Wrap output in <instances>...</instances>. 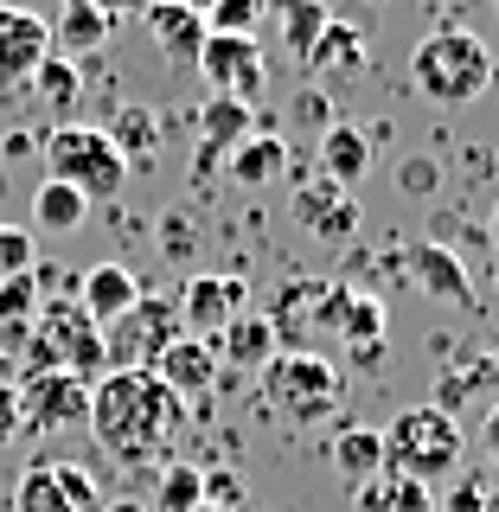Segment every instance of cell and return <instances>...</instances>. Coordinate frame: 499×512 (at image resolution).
Here are the masks:
<instances>
[{
  "label": "cell",
  "mask_w": 499,
  "mask_h": 512,
  "mask_svg": "<svg viewBox=\"0 0 499 512\" xmlns=\"http://www.w3.org/2000/svg\"><path fill=\"white\" fill-rule=\"evenodd\" d=\"M141 26H148V39L167 52L173 64H199V52H205V20L199 13H186V7H173V0H154L148 13H141Z\"/></svg>",
  "instance_id": "cell-22"
},
{
  "label": "cell",
  "mask_w": 499,
  "mask_h": 512,
  "mask_svg": "<svg viewBox=\"0 0 499 512\" xmlns=\"http://www.w3.org/2000/svg\"><path fill=\"white\" fill-rule=\"evenodd\" d=\"M448 512H499V487L487 474H461L448 487Z\"/></svg>",
  "instance_id": "cell-37"
},
{
  "label": "cell",
  "mask_w": 499,
  "mask_h": 512,
  "mask_svg": "<svg viewBox=\"0 0 499 512\" xmlns=\"http://www.w3.org/2000/svg\"><path fill=\"white\" fill-rule=\"evenodd\" d=\"M20 436H26V429H20V384L0 378V448L20 442Z\"/></svg>",
  "instance_id": "cell-39"
},
{
  "label": "cell",
  "mask_w": 499,
  "mask_h": 512,
  "mask_svg": "<svg viewBox=\"0 0 499 512\" xmlns=\"http://www.w3.org/2000/svg\"><path fill=\"white\" fill-rule=\"evenodd\" d=\"M493 52H487V39L468 26H442V32H429L423 45L410 52V84L423 103H436V109H468L480 103V96L493 90Z\"/></svg>",
  "instance_id": "cell-2"
},
{
  "label": "cell",
  "mask_w": 499,
  "mask_h": 512,
  "mask_svg": "<svg viewBox=\"0 0 499 512\" xmlns=\"http://www.w3.org/2000/svg\"><path fill=\"white\" fill-rule=\"evenodd\" d=\"M173 308H180V327L199 333V340H218L224 320H237L250 308V288L244 276H186V288L173 295Z\"/></svg>",
  "instance_id": "cell-12"
},
{
  "label": "cell",
  "mask_w": 499,
  "mask_h": 512,
  "mask_svg": "<svg viewBox=\"0 0 499 512\" xmlns=\"http://www.w3.org/2000/svg\"><path fill=\"white\" fill-rule=\"evenodd\" d=\"M84 218H90V199H84V192H71V186H58V180H45L39 192H32V224H39V231L71 237Z\"/></svg>",
  "instance_id": "cell-30"
},
{
  "label": "cell",
  "mask_w": 499,
  "mask_h": 512,
  "mask_svg": "<svg viewBox=\"0 0 499 512\" xmlns=\"http://www.w3.org/2000/svg\"><path fill=\"white\" fill-rule=\"evenodd\" d=\"M39 154H45V180L84 192L90 205H109V199L128 186V160L109 148V135H103V128H90V122H58V128H45Z\"/></svg>",
  "instance_id": "cell-5"
},
{
  "label": "cell",
  "mask_w": 499,
  "mask_h": 512,
  "mask_svg": "<svg viewBox=\"0 0 499 512\" xmlns=\"http://www.w3.org/2000/svg\"><path fill=\"white\" fill-rule=\"evenodd\" d=\"M404 269H410V282L423 288L429 301H442V308H461V314L480 308L468 263H461V250H448L442 237H423V244H410V250H404Z\"/></svg>",
  "instance_id": "cell-11"
},
{
  "label": "cell",
  "mask_w": 499,
  "mask_h": 512,
  "mask_svg": "<svg viewBox=\"0 0 499 512\" xmlns=\"http://www.w3.org/2000/svg\"><path fill=\"white\" fill-rule=\"evenodd\" d=\"M90 423V378H71V372H26L20 384V429H77Z\"/></svg>",
  "instance_id": "cell-9"
},
{
  "label": "cell",
  "mask_w": 499,
  "mask_h": 512,
  "mask_svg": "<svg viewBox=\"0 0 499 512\" xmlns=\"http://www.w3.org/2000/svg\"><path fill=\"white\" fill-rule=\"evenodd\" d=\"M480 442H487V455L499 461V397L487 404V423H480Z\"/></svg>",
  "instance_id": "cell-41"
},
{
  "label": "cell",
  "mask_w": 499,
  "mask_h": 512,
  "mask_svg": "<svg viewBox=\"0 0 499 512\" xmlns=\"http://www.w3.org/2000/svg\"><path fill=\"white\" fill-rule=\"evenodd\" d=\"M52 58V20L32 7H0V84H26Z\"/></svg>",
  "instance_id": "cell-14"
},
{
  "label": "cell",
  "mask_w": 499,
  "mask_h": 512,
  "mask_svg": "<svg viewBox=\"0 0 499 512\" xmlns=\"http://www.w3.org/2000/svg\"><path fill=\"white\" fill-rule=\"evenodd\" d=\"M295 218H301V231L320 237V244H346L352 231H359V199H352L346 186H333V180H314L308 186H295Z\"/></svg>",
  "instance_id": "cell-15"
},
{
  "label": "cell",
  "mask_w": 499,
  "mask_h": 512,
  "mask_svg": "<svg viewBox=\"0 0 499 512\" xmlns=\"http://www.w3.org/2000/svg\"><path fill=\"white\" fill-rule=\"evenodd\" d=\"M39 276H32V269H26V276H7V282H0V327H26V320L32 314H39Z\"/></svg>",
  "instance_id": "cell-34"
},
{
  "label": "cell",
  "mask_w": 499,
  "mask_h": 512,
  "mask_svg": "<svg viewBox=\"0 0 499 512\" xmlns=\"http://www.w3.org/2000/svg\"><path fill=\"white\" fill-rule=\"evenodd\" d=\"M0 378H7V352H0Z\"/></svg>",
  "instance_id": "cell-48"
},
{
  "label": "cell",
  "mask_w": 499,
  "mask_h": 512,
  "mask_svg": "<svg viewBox=\"0 0 499 512\" xmlns=\"http://www.w3.org/2000/svg\"><path fill=\"white\" fill-rule=\"evenodd\" d=\"M148 7H154V0H96V13H103L109 26H122V20H141Z\"/></svg>",
  "instance_id": "cell-40"
},
{
  "label": "cell",
  "mask_w": 499,
  "mask_h": 512,
  "mask_svg": "<svg viewBox=\"0 0 499 512\" xmlns=\"http://www.w3.org/2000/svg\"><path fill=\"white\" fill-rule=\"evenodd\" d=\"M372 7H384V0H372Z\"/></svg>",
  "instance_id": "cell-52"
},
{
  "label": "cell",
  "mask_w": 499,
  "mask_h": 512,
  "mask_svg": "<svg viewBox=\"0 0 499 512\" xmlns=\"http://www.w3.org/2000/svg\"><path fill=\"white\" fill-rule=\"evenodd\" d=\"M352 506L359 512H442L436 487L404 480V474H378V480H365V487H352Z\"/></svg>",
  "instance_id": "cell-26"
},
{
  "label": "cell",
  "mask_w": 499,
  "mask_h": 512,
  "mask_svg": "<svg viewBox=\"0 0 499 512\" xmlns=\"http://www.w3.org/2000/svg\"><path fill=\"white\" fill-rule=\"evenodd\" d=\"M103 512H148L141 500H103Z\"/></svg>",
  "instance_id": "cell-44"
},
{
  "label": "cell",
  "mask_w": 499,
  "mask_h": 512,
  "mask_svg": "<svg viewBox=\"0 0 499 512\" xmlns=\"http://www.w3.org/2000/svg\"><path fill=\"white\" fill-rule=\"evenodd\" d=\"M103 135H109V148H116L128 167H135V160L148 167L154 148H160V116H154L148 103H116V116H109Z\"/></svg>",
  "instance_id": "cell-27"
},
{
  "label": "cell",
  "mask_w": 499,
  "mask_h": 512,
  "mask_svg": "<svg viewBox=\"0 0 499 512\" xmlns=\"http://www.w3.org/2000/svg\"><path fill=\"white\" fill-rule=\"evenodd\" d=\"M13 512H103V487L77 461H32L13 487Z\"/></svg>",
  "instance_id": "cell-8"
},
{
  "label": "cell",
  "mask_w": 499,
  "mask_h": 512,
  "mask_svg": "<svg viewBox=\"0 0 499 512\" xmlns=\"http://www.w3.org/2000/svg\"><path fill=\"white\" fill-rule=\"evenodd\" d=\"M26 84L39 90V103L52 109V116H71V109L84 103V64H71V58H58V52H52V58L39 64V71L26 77Z\"/></svg>",
  "instance_id": "cell-29"
},
{
  "label": "cell",
  "mask_w": 499,
  "mask_h": 512,
  "mask_svg": "<svg viewBox=\"0 0 499 512\" xmlns=\"http://www.w3.org/2000/svg\"><path fill=\"white\" fill-rule=\"evenodd\" d=\"M154 378L167 384L180 404H192V397H205L218 384V346L212 340H199V333H180L167 352L154 359Z\"/></svg>",
  "instance_id": "cell-16"
},
{
  "label": "cell",
  "mask_w": 499,
  "mask_h": 512,
  "mask_svg": "<svg viewBox=\"0 0 499 512\" xmlns=\"http://www.w3.org/2000/svg\"><path fill=\"white\" fill-rule=\"evenodd\" d=\"M487 372H493V378H499V346H493V352H487Z\"/></svg>",
  "instance_id": "cell-45"
},
{
  "label": "cell",
  "mask_w": 499,
  "mask_h": 512,
  "mask_svg": "<svg viewBox=\"0 0 499 512\" xmlns=\"http://www.w3.org/2000/svg\"><path fill=\"white\" fill-rule=\"evenodd\" d=\"M314 173L320 180H333V186H359L365 173H372V135L365 128H352V122H333L327 135H320V154H314Z\"/></svg>",
  "instance_id": "cell-19"
},
{
  "label": "cell",
  "mask_w": 499,
  "mask_h": 512,
  "mask_svg": "<svg viewBox=\"0 0 499 512\" xmlns=\"http://www.w3.org/2000/svg\"><path fill=\"white\" fill-rule=\"evenodd\" d=\"M173 7H186V13H199V20H205V13H212L218 0H173Z\"/></svg>",
  "instance_id": "cell-43"
},
{
  "label": "cell",
  "mask_w": 499,
  "mask_h": 512,
  "mask_svg": "<svg viewBox=\"0 0 499 512\" xmlns=\"http://www.w3.org/2000/svg\"><path fill=\"white\" fill-rule=\"evenodd\" d=\"M365 52H372V45H365L359 26H333V20H327V32L314 39V52L301 58V64H308L320 84H340V77H359V71H365Z\"/></svg>",
  "instance_id": "cell-25"
},
{
  "label": "cell",
  "mask_w": 499,
  "mask_h": 512,
  "mask_svg": "<svg viewBox=\"0 0 499 512\" xmlns=\"http://www.w3.org/2000/svg\"><path fill=\"white\" fill-rule=\"evenodd\" d=\"M397 192H410V199H436V192H442V160L436 154H404V160H397Z\"/></svg>",
  "instance_id": "cell-35"
},
{
  "label": "cell",
  "mask_w": 499,
  "mask_h": 512,
  "mask_svg": "<svg viewBox=\"0 0 499 512\" xmlns=\"http://www.w3.org/2000/svg\"><path fill=\"white\" fill-rule=\"evenodd\" d=\"M109 32H116V26L96 13V0H64L58 20H52V52L71 58V64H90L109 45Z\"/></svg>",
  "instance_id": "cell-21"
},
{
  "label": "cell",
  "mask_w": 499,
  "mask_h": 512,
  "mask_svg": "<svg viewBox=\"0 0 499 512\" xmlns=\"http://www.w3.org/2000/svg\"><path fill=\"white\" fill-rule=\"evenodd\" d=\"M327 461H333V474H340L346 487L378 480V474H384V442H378V429L340 423V429H333V442H327Z\"/></svg>",
  "instance_id": "cell-24"
},
{
  "label": "cell",
  "mask_w": 499,
  "mask_h": 512,
  "mask_svg": "<svg viewBox=\"0 0 499 512\" xmlns=\"http://www.w3.org/2000/svg\"><path fill=\"white\" fill-rule=\"evenodd\" d=\"M192 506H205V480L192 461H167V468L154 474V506L148 512H192Z\"/></svg>",
  "instance_id": "cell-32"
},
{
  "label": "cell",
  "mask_w": 499,
  "mask_h": 512,
  "mask_svg": "<svg viewBox=\"0 0 499 512\" xmlns=\"http://www.w3.org/2000/svg\"><path fill=\"white\" fill-rule=\"evenodd\" d=\"M269 7H276V20H282V45L295 58H308L314 39L327 32V7H320V0H269Z\"/></svg>",
  "instance_id": "cell-31"
},
{
  "label": "cell",
  "mask_w": 499,
  "mask_h": 512,
  "mask_svg": "<svg viewBox=\"0 0 499 512\" xmlns=\"http://www.w3.org/2000/svg\"><path fill=\"white\" fill-rule=\"evenodd\" d=\"M199 77L212 84V96H237V103H263L269 90V64H263V45L256 39H224V32H212L199 52Z\"/></svg>",
  "instance_id": "cell-10"
},
{
  "label": "cell",
  "mask_w": 499,
  "mask_h": 512,
  "mask_svg": "<svg viewBox=\"0 0 499 512\" xmlns=\"http://www.w3.org/2000/svg\"><path fill=\"white\" fill-rule=\"evenodd\" d=\"M199 480H205V506H224V512L244 506V480H237V474H224V468H199Z\"/></svg>",
  "instance_id": "cell-38"
},
{
  "label": "cell",
  "mask_w": 499,
  "mask_h": 512,
  "mask_svg": "<svg viewBox=\"0 0 499 512\" xmlns=\"http://www.w3.org/2000/svg\"><path fill=\"white\" fill-rule=\"evenodd\" d=\"M423 7H448V0H423Z\"/></svg>",
  "instance_id": "cell-49"
},
{
  "label": "cell",
  "mask_w": 499,
  "mask_h": 512,
  "mask_svg": "<svg viewBox=\"0 0 499 512\" xmlns=\"http://www.w3.org/2000/svg\"><path fill=\"white\" fill-rule=\"evenodd\" d=\"M26 372H71V378L109 372L103 365V327L71 295L39 301V314L26 320Z\"/></svg>",
  "instance_id": "cell-6"
},
{
  "label": "cell",
  "mask_w": 499,
  "mask_h": 512,
  "mask_svg": "<svg viewBox=\"0 0 499 512\" xmlns=\"http://www.w3.org/2000/svg\"><path fill=\"white\" fill-rule=\"evenodd\" d=\"M256 109L237 103V96H212V103H199V141H205V160H224L237 148V141L250 135Z\"/></svg>",
  "instance_id": "cell-28"
},
{
  "label": "cell",
  "mask_w": 499,
  "mask_h": 512,
  "mask_svg": "<svg viewBox=\"0 0 499 512\" xmlns=\"http://www.w3.org/2000/svg\"><path fill=\"white\" fill-rule=\"evenodd\" d=\"M384 327H391L384 301L372 295V288H346V282L327 288V301H320V320H314V333H340L346 352L384 346Z\"/></svg>",
  "instance_id": "cell-13"
},
{
  "label": "cell",
  "mask_w": 499,
  "mask_h": 512,
  "mask_svg": "<svg viewBox=\"0 0 499 512\" xmlns=\"http://www.w3.org/2000/svg\"><path fill=\"white\" fill-rule=\"evenodd\" d=\"M487 7H493V13H499V0H487Z\"/></svg>",
  "instance_id": "cell-51"
},
{
  "label": "cell",
  "mask_w": 499,
  "mask_h": 512,
  "mask_svg": "<svg viewBox=\"0 0 499 512\" xmlns=\"http://www.w3.org/2000/svg\"><path fill=\"white\" fill-rule=\"evenodd\" d=\"M487 231H493V250H499V205H493V224H487Z\"/></svg>",
  "instance_id": "cell-46"
},
{
  "label": "cell",
  "mask_w": 499,
  "mask_h": 512,
  "mask_svg": "<svg viewBox=\"0 0 499 512\" xmlns=\"http://www.w3.org/2000/svg\"><path fill=\"white\" fill-rule=\"evenodd\" d=\"M263 13H269V0H218V7L205 13V32H224V39H256Z\"/></svg>",
  "instance_id": "cell-33"
},
{
  "label": "cell",
  "mask_w": 499,
  "mask_h": 512,
  "mask_svg": "<svg viewBox=\"0 0 499 512\" xmlns=\"http://www.w3.org/2000/svg\"><path fill=\"white\" fill-rule=\"evenodd\" d=\"M378 442H384V474L423 480V487H442L448 474H461V455H468L455 410L442 404H404L378 429Z\"/></svg>",
  "instance_id": "cell-3"
},
{
  "label": "cell",
  "mask_w": 499,
  "mask_h": 512,
  "mask_svg": "<svg viewBox=\"0 0 499 512\" xmlns=\"http://www.w3.org/2000/svg\"><path fill=\"white\" fill-rule=\"evenodd\" d=\"M224 167H231V180L237 186H276L288 180V167H295V154H288V141L282 135H244L231 154H224Z\"/></svg>",
  "instance_id": "cell-23"
},
{
  "label": "cell",
  "mask_w": 499,
  "mask_h": 512,
  "mask_svg": "<svg viewBox=\"0 0 499 512\" xmlns=\"http://www.w3.org/2000/svg\"><path fill=\"white\" fill-rule=\"evenodd\" d=\"M212 346H218V365H237V372H263V365L282 352L269 314H256V308H244L237 320H224V333H218Z\"/></svg>",
  "instance_id": "cell-18"
},
{
  "label": "cell",
  "mask_w": 499,
  "mask_h": 512,
  "mask_svg": "<svg viewBox=\"0 0 499 512\" xmlns=\"http://www.w3.org/2000/svg\"><path fill=\"white\" fill-rule=\"evenodd\" d=\"M180 416H186V404L154 372H103L90 384V436L122 468H141V461L167 455V442L180 436Z\"/></svg>",
  "instance_id": "cell-1"
},
{
  "label": "cell",
  "mask_w": 499,
  "mask_h": 512,
  "mask_svg": "<svg viewBox=\"0 0 499 512\" xmlns=\"http://www.w3.org/2000/svg\"><path fill=\"white\" fill-rule=\"evenodd\" d=\"M493 282H499V256H493Z\"/></svg>",
  "instance_id": "cell-50"
},
{
  "label": "cell",
  "mask_w": 499,
  "mask_h": 512,
  "mask_svg": "<svg viewBox=\"0 0 499 512\" xmlns=\"http://www.w3.org/2000/svg\"><path fill=\"white\" fill-rule=\"evenodd\" d=\"M26 269H39V244H32V231H20V224H0V282H7V276H26Z\"/></svg>",
  "instance_id": "cell-36"
},
{
  "label": "cell",
  "mask_w": 499,
  "mask_h": 512,
  "mask_svg": "<svg viewBox=\"0 0 499 512\" xmlns=\"http://www.w3.org/2000/svg\"><path fill=\"white\" fill-rule=\"evenodd\" d=\"M77 308H84L96 327H109V320H116L122 308H135L141 301V276L128 263H96V269H84V276H77Z\"/></svg>",
  "instance_id": "cell-17"
},
{
  "label": "cell",
  "mask_w": 499,
  "mask_h": 512,
  "mask_svg": "<svg viewBox=\"0 0 499 512\" xmlns=\"http://www.w3.org/2000/svg\"><path fill=\"white\" fill-rule=\"evenodd\" d=\"M327 276H295L276 288V314H269V327H276L282 346H308L314 320H320V301H327Z\"/></svg>",
  "instance_id": "cell-20"
},
{
  "label": "cell",
  "mask_w": 499,
  "mask_h": 512,
  "mask_svg": "<svg viewBox=\"0 0 499 512\" xmlns=\"http://www.w3.org/2000/svg\"><path fill=\"white\" fill-rule=\"evenodd\" d=\"M192 512H224V506H192Z\"/></svg>",
  "instance_id": "cell-47"
},
{
  "label": "cell",
  "mask_w": 499,
  "mask_h": 512,
  "mask_svg": "<svg viewBox=\"0 0 499 512\" xmlns=\"http://www.w3.org/2000/svg\"><path fill=\"white\" fill-rule=\"evenodd\" d=\"M180 308L167 295H141L135 308H122L103 327V365L109 372H154V359L180 340Z\"/></svg>",
  "instance_id": "cell-7"
},
{
  "label": "cell",
  "mask_w": 499,
  "mask_h": 512,
  "mask_svg": "<svg viewBox=\"0 0 499 512\" xmlns=\"http://www.w3.org/2000/svg\"><path fill=\"white\" fill-rule=\"evenodd\" d=\"M256 384H263V404L288 416V423H327V416H340L346 404V378H340V365L327 359V352H314V346H282L276 359L256 372Z\"/></svg>",
  "instance_id": "cell-4"
},
{
  "label": "cell",
  "mask_w": 499,
  "mask_h": 512,
  "mask_svg": "<svg viewBox=\"0 0 499 512\" xmlns=\"http://www.w3.org/2000/svg\"><path fill=\"white\" fill-rule=\"evenodd\" d=\"M0 148H7V160H13V154H32V135H26V128H13V135L0 141Z\"/></svg>",
  "instance_id": "cell-42"
}]
</instances>
